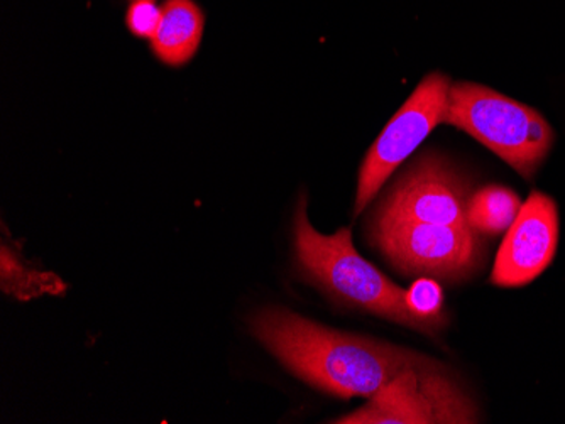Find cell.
Instances as JSON below:
<instances>
[{
  "mask_svg": "<svg viewBox=\"0 0 565 424\" xmlns=\"http://www.w3.org/2000/svg\"><path fill=\"white\" fill-rule=\"evenodd\" d=\"M468 174L439 151L418 154L380 196L367 221L415 220L469 227Z\"/></svg>",
  "mask_w": 565,
  "mask_h": 424,
  "instance_id": "obj_6",
  "label": "cell"
},
{
  "mask_svg": "<svg viewBox=\"0 0 565 424\" xmlns=\"http://www.w3.org/2000/svg\"><path fill=\"white\" fill-rule=\"evenodd\" d=\"M522 205L513 189L501 185L484 186L469 199V227L481 236H500L513 226Z\"/></svg>",
  "mask_w": 565,
  "mask_h": 424,
  "instance_id": "obj_10",
  "label": "cell"
},
{
  "mask_svg": "<svg viewBox=\"0 0 565 424\" xmlns=\"http://www.w3.org/2000/svg\"><path fill=\"white\" fill-rule=\"evenodd\" d=\"M446 296L434 278H418L406 291V305L418 318L434 323L440 330L447 327Z\"/></svg>",
  "mask_w": 565,
  "mask_h": 424,
  "instance_id": "obj_12",
  "label": "cell"
},
{
  "mask_svg": "<svg viewBox=\"0 0 565 424\" xmlns=\"http://www.w3.org/2000/svg\"><path fill=\"white\" fill-rule=\"evenodd\" d=\"M307 205V196L301 195L294 215V251L298 271L308 283L339 305L399 327L428 337L443 331L434 323L418 318L406 305V291L358 254L351 229L342 227L332 236H323L308 220Z\"/></svg>",
  "mask_w": 565,
  "mask_h": 424,
  "instance_id": "obj_2",
  "label": "cell"
},
{
  "mask_svg": "<svg viewBox=\"0 0 565 424\" xmlns=\"http://www.w3.org/2000/svg\"><path fill=\"white\" fill-rule=\"evenodd\" d=\"M367 236L405 278L462 283L486 261V243L471 227L415 220L367 221Z\"/></svg>",
  "mask_w": 565,
  "mask_h": 424,
  "instance_id": "obj_5",
  "label": "cell"
},
{
  "mask_svg": "<svg viewBox=\"0 0 565 424\" xmlns=\"http://www.w3.org/2000/svg\"><path fill=\"white\" fill-rule=\"evenodd\" d=\"M443 123L468 132L525 180L554 145V129L541 112L472 81L450 84Z\"/></svg>",
  "mask_w": 565,
  "mask_h": 424,
  "instance_id": "obj_3",
  "label": "cell"
},
{
  "mask_svg": "<svg viewBox=\"0 0 565 424\" xmlns=\"http://www.w3.org/2000/svg\"><path fill=\"white\" fill-rule=\"evenodd\" d=\"M478 404L457 373L428 357L398 373L361 410L338 424H471L479 423Z\"/></svg>",
  "mask_w": 565,
  "mask_h": 424,
  "instance_id": "obj_4",
  "label": "cell"
},
{
  "mask_svg": "<svg viewBox=\"0 0 565 424\" xmlns=\"http://www.w3.org/2000/svg\"><path fill=\"white\" fill-rule=\"evenodd\" d=\"M450 84L452 81L444 73H428L386 123L359 170L354 217L363 214L393 173L443 123Z\"/></svg>",
  "mask_w": 565,
  "mask_h": 424,
  "instance_id": "obj_7",
  "label": "cell"
},
{
  "mask_svg": "<svg viewBox=\"0 0 565 424\" xmlns=\"http://www.w3.org/2000/svg\"><path fill=\"white\" fill-rule=\"evenodd\" d=\"M161 22V8L154 0H131L126 12L129 33L141 40H152Z\"/></svg>",
  "mask_w": 565,
  "mask_h": 424,
  "instance_id": "obj_13",
  "label": "cell"
},
{
  "mask_svg": "<svg viewBox=\"0 0 565 424\" xmlns=\"http://www.w3.org/2000/svg\"><path fill=\"white\" fill-rule=\"evenodd\" d=\"M0 290L19 302H31L43 294H62L66 284L53 272L36 271L22 261L8 243L0 247Z\"/></svg>",
  "mask_w": 565,
  "mask_h": 424,
  "instance_id": "obj_11",
  "label": "cell"
},
{
  "mask_svg": "<svg viewBox=\"0 0 565 424\" xmlns=\"http://www.w3.org/2000/svg\"><path fill=\"white\" fill-rule=\"evenodd\" d=\"M205 14L195 0H167L161 6V22L152 36L151 50L164 65L192 62L202 43Z\"/></svg>",
  "mask_w": 565,
  "mask_h": 424,
  "instance_id": "obj_9",
  "label": "cell"
},
{
  "mask_svg": "<svg viewBox=\"0 0 565 424\" xmlns=\"http://www.w3.org/2000/svg\"><path fill=\"white\" fill-rule=\"evenodd\" d=\"M557 242V205L545 193H530L498 251L491 283L500 287L532 283L554 261Z\"/></svg>",
  "mask_w": 565,
  "mask_h": 424,
  "instance_id": "obj_8",
  "label": "cell"
},
{
  "mask_svg": "<svg viewBox=\"0 0 565 424\" xmlns=\"http://www.w3.org/2000/svg\"><path fill=\"white\" fill-rule=\"evenodd\" d=\"M253 337L300 381L341 399L367 398L428 357L363 335L333 330L281 306L249 318Z\"/></svg>",
  "mask_w": 565,
  "mask_h": 424,
  "instance_id": "obj_1",
  "label": "cell"
}]
</instances>
